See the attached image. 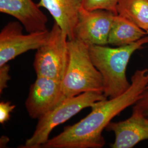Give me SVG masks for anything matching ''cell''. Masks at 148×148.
Instances as JSON below:
<instances>
[{
  "label": "cell",
  "mask_w": 148,
  "mask_h": 148,
  "mask_svg": "<svg viewBox=\"0 0 148 148\" xmlns=\"http://www.w3.org/2000/svg\"><path fill=\"white\" fill-rule=\"evenodd\" d=\"M148 88V69L138 70L131 77L130 88L121 95L100 101L90 114L58 135L49 138L41 148H101L105 145L102 133L111 120L134 105Z\"/></svg>",
  "instance_id": "cell-1"
},
{
  "label": "cell",
  "mask_w": 148,
  "mask_h": 148,
  "mask_svg": "<svg viewBox=\"0 0 148 148\" xmlns=\"http://www.w3.org/2000/svg\"><path fill=\"white\" fill-rule=\"evenodd\" d=\"M147 43L148 36L120 47L89 46L90 58L102 76L103 94L108 99L121 95L130 88L131 84L126 76L127 65L133 53L142 49Z\"/></svg>",
  "instance_id": "cell-2"
},
{
  "label": "cell",
  "mask_w": 148,
  "mask_h": 148,
  "mask_svg": "<svg viewBox=\"0 0 148 148\" xmlns=\"http://www.w3.org/2000/svg\"><path fill=\"white\" fill-rule=\"evenodd\" d=\"M69 62L62 81L66 98L87 92L103 93V79L90 57L89 46L74 39L68 40Z\"/></svg>",
  "instance_id": "cell-3"
},
{
  "label": "cell",
  "mask_w": 148,
  "mask_h": 148,
  "mask_svg": "<svg viewBox=\"0 0 148 148\" xmlns=\"http://www.w3.org/2000/svg\"><path fill=\"white\" fill-rule=\"evenodd\" d=\"M106 99L103 93L97 92H87L66 98L52 110L38 119L32 135L20 148H41L49 139V135L54 128L69 120L82 110L92 108L99 101Z\"/></svg>",
  "instance_id": "cell-4"
},
{
  "label": "cell",
  "mask_w": 148,
  "mask_h": 148,
  "mask_svg": "<svg viewBox=\"0 0 148 148\" xmlns=\"http://www.w3.org/2000/svg\"><path fill=\"white\" fill-rule=\"evenodd\" d=\"M68 38L54 22L47 42L37 49L33 63L37 76L63 80L69 62Z\"/></svg>",
  "instance_id": "cell-5"
},
{
  "label": "cell",
  "mask_w": 148,
  "mask_h": 148,
  "mask_svg": "<svg viewBox=\"0 0 148 148\" xmlns=\"http://www.w3.org/2000/svg\"><path fill=\"white\" fill-rule=\"evenodd\" d=\"M19 21H10L0 32V66L31 50H37L47 42L50 31L23 33Z\"/></svg>",
  "instance_id": "cell-6"
},
{
  "label": "cell",
  "mask_w": 148,
  "mask_h": 148,
  "mask_svg": "<svg viewBox=\"0 0 148 148\" xmlns=\"http://www.w3.org/2000/svg\"><path fill=\"white\" fill-rule=\"evenodd\" d=\"M116 15L111 11H88L81 7L75 29V39L88 46L108 45L109 34Z\"/></svg>",
  "instance_id": "cell-7"
},
{
  "label": "cell",
  "mask_w": 148,
  "mask_h": 148,
  "mask_svg": "<svg viewBox=\"0 0 148 148\" xmlns=\"http://www.w3.org/2000/svg\"><path fill=\"white\" fill-rule=\"evenodd\" d=\"M66 98L61 81L37 76L30 87L25 106L29 116L38 119Z\"/></svg>",
  "instance_id": "cell-8"
},
{
  "label": "cell",
  "mask_w": 148,
  "mask_h": 148,
  "mask_svg": "<svg viewBox=\"0 0 148 148\" xmlns=\"http://www.w3.org/2000/svg\"><path fill=\"white\" fill-rule=\"evenodd\" d=\"M106 130L115 134L112 148H132L148 139V117L133 109L132 115L122 121L110 122Z\"/></svg>",
  "instance_id": "cell-9"
},
{
  "label": "cell",
  "mask_w": 148,
  "mask_h": 148,
  "mask_svg": "<svg viewBox=\"0 0 148 148\" xmlns=\"http://www.w3.org/2000/svg\"><path fill=\"white\" fill-rule=\"evenodd\" d=\"M0 12L15 18L28 33L48 30V19L32 0H0Z\"/></svg>",
  "instance_id": "cell-10"
},
{
  "label": "cell",
  "mask_w": 148,
  "mask_h": 148,
  "mask_svg": "<svg viewBox=\"0 0 148 148\" xmlns=\"http://www.w3.org/2000/svg\"><path fill=\"white\" fill-rule=\"evenodd\" d=\"M82 4V0H40L37 3L48 11L68 40L75 39V29Z\"/></svg>",
  "instance_id": "cell-11"
},
{
  "label": "cell",
  "mask_w": 148,
  "mask_h": 148,
  "mask_svg": "<svg viewBox=\"0 0 148 148\" xmlns=\"http://www.w3.org/2000/svg\"><path fill=\"white\" fill-rule=\"evenodd\" d=\"M147 35V32L132 21L116 14L108 38V45L120 47L136 42Z\"/></svg>",
  "instance_id": "cell-12"
},
{
  "label": "cell",
  "mask_w": 148,
  "mask_h": 148,
  "mask_svg": "<svg viewBox=\"0 0 148 148\" xmlns=\"http://www.w3.org/2000/svg\"><path fill=\"white\" fill-rule=\"evenodd\" d=\"M116 12L117 14L148 30V0H119Z\"/></svg>",
  "instance_id": "cell-13"
},
{
  "label": "cell",
  "mask_w": 148,
  "mask_h": 148,
  "mask_svg": "<svg viewBox=\"0 0 148 148\" xmlns=\"http://www.w3.org/2000/svg\"><path fill=\"white\" fill-rule=\"evenodd\" d=\"M118 2L119 0H82V7L88 11L104 10L117 14Z\"/></svg>",
  "instance_id": "cell-14"
},
{
  "label": "cell",
  "mask_w": 148,
  "mask_h": 148,
  "mask_svg": "<svg viewBox=\"0 0 148 148\" xmlns=\"http://www.w3.org/2000/svg\"><path fill=\"white\" fill-rule=\"evenodd\" d=\"M16 106L11 101H1L0 103V123L4 124L11 117V113L14 110Z\"/></svg>",
  "instance_id": "cell-15"
},
{
  "label": "cell",
  "mask_w": 148,
  "mask_h": 148,
  "mask_svg": "<svg viewBox=\"0 0 148 148\" xmlns=\"http://www.w3.org/2000/svg\"><path fill=\"white\" fill-rule=\"evenodd\" d=\"M10 70V65L8 63L0 66V93L2 94L3 90L7 87L8 82L11 79L9 74Z\"/></svg>",
  "instance_id": "cell-16"
},
{
  "label": "cell",
  "mask_w": 148,
  "mask_h": 148,
  "mask_svg": "<svg viewBox=\"0 0 148 148\" xmlns=\"http://www.w3.org/2000/svg\"><path fill=\"white\" fill-rule=\"evenodd\" d=\"M133 109L141 112L144 116L148 117V88L134 105Z\"/></svg>",
  "instance_id": "cell-17"
},
{
  "label": "cell",
  "mask_w": 148,
  "mask_h": 148,
  "mask_svg": "<svg viewBox=\"0 0 148 148\" xmlns=\"http://www.w3.org/2000/svg\"><path fill=\"white\" fill-rule=\"evenodd\" d=\"M1 148L2 147H4V146H5L7 145V144L9 142V139L7 137H5V136H3L1 138Z\"/></svg>",
  "instance_id": "cell-18"
},
{
  "label": "cell",
  "mask_w": 148,
  "mask_h": 148,
  "mask_svg": "<svg viewBox=\"0 0 148 148\" xmlns=\"http://www.w3.org/2000/svg\"><path fill=\"white\" fill-rule=\"evenodd\" d=\"M147 35H148V30H147Z\"/></svg>",
  "instance_id": "cell-19"
}]
</instances>
